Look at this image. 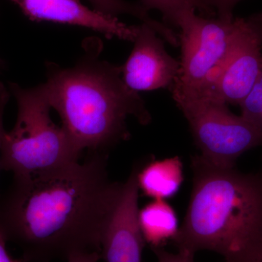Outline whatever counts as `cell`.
<instances>
[{
    "instance_id": "4fadbf2b",
    "label": "cell",
    "mask_w": 262,
    "mask_h": 262,
    "mask_svg": "<svg viewBox=\"0 0 262 262\" xmlns=\"http://www.w3.org/2000/svg\"><path fill=\"white\" fill-rule=\"evenodd\" d=\"M146 10H158L163 15L165 24L179 28L186 15L198 10L205 17L211 18L213 13L207 9L201 0H141Z\"/></svg>"
},
{
    "instance_id": "3957f363",
    "label": "cell",
    "mask_w": 262,
    "mask_h": 262,
    "mask_svg": "<svg viewBox=\"0 0 262 262\" xmlns=\"http://www.w3.org/2000/svg\"><path fill=\"white\" fill-rule=\"evenodd\" d=\"M192 189L174 244L195 254L211 251L226 262L262 257V172L215 166L192 158Z\"/></svg>"
},
{
    "instance_id": "8992f818",
    "label": "cell",
    "mask_w": 262,
    "mask_h": 262,
    "mask_svg": "<svg viewBox=\"0 0 262 262\" xmlns=\"http://www.w3.org/2000/svg\"><path fill=\"white\" fill-rule=\"evenodd\" d=\"M242 18L221 19L189 13L179 28L182 50L178 77L172 94L199 96L227 56Z\"/></svg>"
},
{
    "instance_id": "52a82bcc",
    "label": "cell",
    "mask_w": 262,
    "mask_h": 262,
    "mask_svg": "<svg viewBox=\"0 0 262 262\" xmlns=\"http://www.w3.org/2000/svg\"><path fill=\"white\" fill-rule=\"evenodd\" d=\"M261 73V43L247 18H242L227 56L200 96L239 105Z\"/></svg>"
},
{
    "instance_id": "8fae6325",
    "label": "cell",
    "mask_w": 262,
    "mask_h": 262,
    "mask_svg": "<svg viewBox=\"0 0 262 262\" xmlns=\"http://www.w3.org/2000/svg\"><path fill=\"white\" fill-rule=\"evenodd\" d=\"M184 180L183 164L179 157L151 160L141 165L138 174L139 189L154 200L165 201L179 192Z\"/></svg>"
},
{
    "instance_id": "6da1fadb",
    "label": "cell",
    "mask_w": 262,
    "mask_h": 262,
    "mask_svg": "<svg viewBox=\"0 0 262 262\" xmlns=\"http://www.w3.org/2000/svg\"><path fill=\"white\" fill-rule=\"evenodd\" d=\"M108 154L83 163L14 175L0 194V234L19 246L24 262L101 253V237L122 187L110 180Z\"/></svg>"
},
{
    "instance_id": "44dd1931",
    "label": "cell",
    "mask_w": 262,
    "mask_h": 262,
    "mask_svg": "<svg viewBox=\"0 0 262 262\" xmlns=\"http://www.w3.org/2000/svg\"><path fill=\"white\" fill-rule=\"evenodd\" d=\"M6 239L0 234V262H24L23 258H13L7 251Z\"/></svg>"
},
{
    "instance_id": "d6986e66",
    "label": "cell",
    "mask_w": 262,
    "mask_h": 262,
    "mask_svg": "<svg viewBox=\"0 0 262 262\" xmlns=\"http://www.w3.org/2000/svg\"><path fill=\"white\" fill-rule=\"evenodd\" d=\"M102 258L98 251L74 253L67 258L68 262H98Z\"/></svg>"
},
{
    "instance_id": "7c38bea8",
    "label": "cell",
    "mask_w": 262,
    "mask_h": 262,
    "mask_svg": "<svg viewBox=\"0 0 262 262\" xmlns=\"http://www.w3.org/2000/svg\"><path fill=\"white\" fill-rule=\"evenodd\" d=\"M139 222L145 242L160 248L176 237L179 227L177 213L165 201H154L139 210Z\"/></svg>"
},
{
    "instance_id": "7a4b0ae2",
    "label": "cell",
    "mask_w": 262,
    "mask_h": 262,
    "mask_svg": "<svg viewBox=\"0 0 262 262\" xmlns=\"http://www.w3.org/2000/svg\"><path fill=\"white\" fill-rule=\"evenodd\" d=\"M82 48L83 54L72 67L46 63L45 87L51 107L77 149L108 154L130 139L129 117L146 125L151 114L140 95L122 80L121 66L101 59L100 38H87Z\"/></svg>"
},
{
    "instance_id": "ba28073f",
    "label": "cell",
    "mask_w": 262,
    "mask_h": 262,
    "mask_svg": "<svg viewBox=\"0 0 262 262\" xmlns=\"http://www.w3.org/2000/svg\"><path fill=\"white\" fill-rule=\"evenodd\" d=\"M136 164L128 178L122 183L120 194L103 229L101 256L106 262H141L145 239L139 222L138 174Z\"/></svg>"
},
{
    "instance_id": "9c48e42d",
    "label": "cell",
    "mask_w": 262,
    "mask_h": 262,
    "mask_svg": "<svg viewBox=\"0 0 262 262\" xmlns=\"http://www.w3.org/2000/svg\"><path fill=\"white\" fill-rule=\"evenodd\" d=\"M164 42L148 24L138 26L134 48L121 66L122 80L129 89L139 92L172 87L181 63L168 54Z\"/></svg>"
},
{
    "instance_id": "277c9868",
    "label": "cell",
    "mask_w": 262,
    "mask_h": 262,
    "mask_svg": "<svg viewBox=\"0 0 262 262\" xmlns=\"http://www.w3.org/2000/svg\"><path fill=\"white\" fill-rule=\"evenodd\" d=\"M8 87L16 100L18 115L13 128L3 135L0 170L29 175L79 162L82 152L64 128L52 120L44 83L25 89L9 82Z\"/></svg>"
},
{
    "instance_id": "5b68a950",
    "label": "cell",
    "mask_w": 262,
    "mask_h": 262,
    "mask_svg": "<svg viewBox=\"0 0 262 262\" xmlns=\"http://www.w3.org/2000/svg\"><path fill=\"white\" fill-rule=\"evenodd\" d=\"M172 96L187 119L200 156L208 163L232 168L241 155L262 146V130L232 113L227 103L206 96Z\"/></svg>"
},
{
    "instance_id": "e0dca14e",
    "label": "cell",
    "mask_w": 262,
    "mask_h": 262,
    "mask_svg": "<svg viewBox=\"0 0 262 262\" xmlns=\"http://www.w3.org/2000/svg\"><path fill=\"white\" fill-rule=\"evenodd\" d=\"M154 251L158 262H194V255L192 253L179 251L178 253L168 252L163 247L151 248Z\"/></svg>"
},
{
    "instance_id": "ac0fdd59",
    "label": "cell",
    "mask_w": 262,
    "mask_h": 262,
    "mask_svg": "<svg viewBox=\"0 0 262 262\" xmlns=\"http://www.w3.org/2000/svg\"><path fill=\"white\" fill-rule=\"evenodd\" d=\"M10 99V91L4 84L0 82V148L5 130L4 128V115L5 108Z\"/></svg>"
},
{
    "instance_id": "9a60e30c",
    "label": "cell",
    "mask_w": 262,
    "mask_h": 262,
    "mask_svg": "<svg viewBox=\"0 0 262 262\" xmlns=\"http://www.w3.org/2000/svg\"><path fill=\"white\" fill-rule=\"evenodd\" d=\"M239 106L241 116L262 130V73Z\"/></svg>"
},
{
    "instance_id": "5bb4252c",
    "label": "cell",
    "mask_w": 262,
    "mask_h": 262,
    "mask_svg": "<svg viewBox=\"0 0 262 262\" xmlns=\"http://www.w3.org/2000/svg\"><path fill=\"white\" fill-rule=\"evenodd\" d=\"M94 9L111 16L129 15L139 19L141 23L153 26L155 20L150 17L148 10L139 3H130L126 0H89Z\"/></svg>"
},
{
    "instance_id": "603a6c76",
    "label": "cell",
    "mask_w": 262,
    "mask_h": 262,
    "mask_svg": "<svg viewBox=\"0 0 262 262\" xmlns=\"http://www.w3.org/2000/svg\"><path fill=\"white\" fill-rule=\"evenodd\" d=\"M253 262H262V257L258 258V259L256 260V261Z\"/></svg>"
},
{
    "instance_id": "ffe728a7",
    "label": "cell",
    "mask_w": 262,
    "mask_h": 262,
    "mask_svg": "<svg viewBox=\"0 0 262 262\" xmlns=\"http://www.w3.org/2000/svg\"><path fill=\"white\" fill-rule=\"evenodd\" d=\"M247 20L256 35L258 36L262 45V13L252 15L248 17Z\"/></svg>"
},
{
    "instance_id": "30bf717a",
    "label": "cell",
    "mask_w": 262,
    "mask_h": 262,
    "mask_svg": "<svg viewBox=\"0 0 262 262\" xmlns=\"http://www.w3.org/2000/svg\"><path fill=\"white\" fill-rule=\"evenodd\" d=\"M32 21L67 24L91 29L108 39L134 42L138 26H127L117 17L91 9L80 0H10Z\"/></svg>"
},
{
    "instance_id": "2e32d148",
    "label": "cell",
    "mask_w": 262,
    "mask_h": 262,
    "mask_svg": "<svg viewBox=\"0 0 262 262\" xmlns=\"http://www.w3.org/2000/svg\"><path fill=\"white\" fill-rule=\"evenodd\" d=\"M203 5L221 19H232L236 5L243 0H201Z\"/></svg>"
},
{
    "instance_id": "7402d4cb",
    "label": "cell",
    "mask_w": 262,
    "mask_h": 262,
    "mask_svg": "<svg viewBox=\"0 0 262 262\" xmlns=\"http://www.w3.org/2000/svg\"><path fill=\"white\" fill-rule=\"evenodd\" d=\"M5 61L0 58V71L3 70L5 68Z\"/></svg>"
}]
</instances>
